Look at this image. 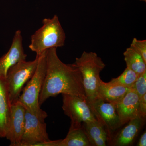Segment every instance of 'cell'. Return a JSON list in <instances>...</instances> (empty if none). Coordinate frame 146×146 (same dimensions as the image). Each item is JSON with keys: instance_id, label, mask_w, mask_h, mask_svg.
I'll use <instances>...</instances> for the list:
<instances>
[{"instance_id": "6da1fadb", "label": "cell", "mask_w": 146, "mask_h": 146, "mask_svg": "<svg viewBox=\"0 0 146 146\" xmlns=\"http://www.w3.org/2000/svg\"><path fill=\"white\" fill-rule=\"evenodd\" d=\"M46 72L39 98L40 106L49 98L60 94L86 99L82 76L74 65L63 63L58 56L57 48L46 51Z\"/></svg>"}, {"instance_id": "7a4b0ae2", "label": "cell", "mask_w": 146, "mask_h": 146, "mask_svg": "<svg viewBox=\"0 0 146 146\" xmlns=\"http://www.w3.org/2000/svg\"><path fill=\"white\" fill-rule=\"evenodd\" d=\"M46 51L39 56L36 71L24 86L17 101L26 110L43 120L47 118L48 115L41 109L39 98L46 72Z\"/></svg>"}, {"instance_id": "3957f363", "label": "cell", "mask_w": 146, "mask_h": 146, "mask_svg": "<svg viewBox=\"0 0 146 146\" xmlns=\"http://www.w3.org/2000/svg\"><path fill=\"white\" fill-rule=\"evenodd\" d=\"M43 25L31 35L29 48L32 51L40 55L52 48L63 47L66 35L59 18L55 14L52 18H45Z\"/></svg>"}, {"instance_id": "277c9868", "label": "cell", "mask_w": 146, "mask_h": 146, "mask_svg": "<svg viewBox=\"0 0 146 146\" xmlns=\"http://www.w3.org/2000/svg\"><path fill=\"white\" fill-rule=\"evenodd\" d=\"M81 73L82 82L89 103L97 98L98 90L100 81V73L106 65L96 52L84 51L80 57L76 58L73 63Z\"/></svg>"}, {"instance_id": "5b68a950", "label": "cell", "mask_w": 146, "mask_h": 146, "mask_svg": "<svg viewBox=\"0 0 146 146\" xmlns=\"http://www.w3.org/2000/svg\"><path fill=\"white\" fill-rule=\"evenodd\" d=\"M39 56L32 61H20L9 69L5 79L11 104L18 101L25 84L34 74Z\"/></svg>"}, {"instance_id": "8992f818", "label": "cell", "mask_w": 146, "mask_h": 146, "mask_svg": "<svg viewBox=\"0 0 146 146\" xmlns=\"http://www.w3.org/2000/svg\"><path fill=\"white\" fill-rule=\"evenodd\" d=\"M62 108L70 119L72 127H80L82 123L97 120L86 98L76 96L62 94Z\"/></svg>"}, {"instance_id": "52a82bcc", "label": "cell", "mask_w": 146, "mask_h": 146, "mask_svg": "<svg viewBox=\"0 0 146 146\" xmlns=\"http://www.w3.org/2000/svg\"><path fill=\"white\" fill-rule=\"evenodd\" d=\"M89 103L95 117L104 127L110 141H111L112 132L122 126L117 112L116 104L100 98H97Z\"/></svg>"}, {"instance_id": "ba28073f", "label": "cell", "mask_w": 146, "mask_h": 146, "mask_svg": "<svg viewBox=\"0 0 146 146\" xmlns=\"http://www.w3.org/2000/svg\"><path fill=\"white\" fill-rule=\"evenodd\" d=\"M25 122L20 146H35L49 141L45 120L26 110Z\"/></svg>"}, {"instance_id": "9c48e42d", "label": "cell", "mask_w": 146, "mask_h": 146, "mask_svg": "<svg viewBox=\"0 0 146 146\" xmlns=\"http://www.w3.org/2000/svg\"><path fill=\"white\" fill-rule=\"evenodd\" d=\"M25 108L16 102L11 104L8 129L5 138L10 146H20L25 128Z\"/></svg>"}, {"instance_id": "30bf717a", "label": "cell", "mask_w": 146, "mask_h": 146, "mask_svg": "<svg viewBox=\"0 0 146 146\" xmlns=\"http://www.w3.org/2000/svg\"><path fill=\"white\" fill-rule=\"evenodd\" d=\"M27 55L24 51L23 37L20 30L16 31L10 48L0 57V76L5 77L9 69L16 63L26 60Z\"/></svg>"}, {"instance_id": "8fae6325", "label": "cell", "mask_w": 146, "mask_h": 146, "mask_svg": "<svg viewBox=\"0 0 146 146\" xmlns=\"http://www.w3.org/2000/svg\"><path fill=\"white\" fill-rule=\"evenodd\" d=\"M139 100L140 98L138 94L131 89L119 102L116 104L117 112L122 125L127 123L131 120L140 117Z\"/></svg>"}, {"instance_id": "7c38bea8", "label": "cell", "mask_w": 146, "mask_h": 146, "mask_svg": "<svg viewBox=\"0 0 146 146\" xmlns=\"http://www.w3.org/2000/svg\"><path fill=\"white\" fill-rule=\"evenodd\" d=\"M144 118H136L131 120L113 139L111 140L112 145L116 146H127L131 145L138 136L139 131L144 125Z\"/></svg>"}, {"instance_id": "4fadbf2b", "label": "cell", "mask_w": 146, "mask_h": 146, "mask_svg": "<svg viewBox=\"0 0 146 146\" xmlns=\"http://www.w3.org/2000/svg\"><path fill=\"white\" fill-rule=\"evenodd\" d=\"M11 103L5 77L0 76V138H5L8 129Z\"/></svg>"}, {"instance_id": "5bb4252c", "label": "cell", "mask_w": 146, "mask_h": 146, "mask_svg": "<svg viewBox=\"0 0 146 146\" xmlns=\"http://www.w3.org/2000/svg\"><path fill=\"white\" fill-rule=\"evenodd\" d=\"M131 89L110 82H104L101 80L98 88L97 98L101 99L116 104Z\"/></svg>"}, {"instance_id": "9a60e30c", "label": "cell", "mask_w": 146, "mask_h": 146, "mask_svg": "<svg viewBox=\"0 0 146 146\" xmlns=\"http://www.w3.org/2000/svg\"><path fill=\"white\" fill-rule=\"evenodd\" d=\"M82 127L91 146H106L110 141L104 127L97 120L82 123Z\"/></svg>"}, {"instance_id": "2e32d148", "label": "cell", "mask_w": 146, "mask_h": 146, "mask_svg": "<svg viewBox=\"0 0 146 146\" xmlns=\"http://www.w3.org/2000/svg\"><path fill=\"white\" fill-rule=\"evenodd\" d=\"M90 143L82 126L70 127L65 139L61 140L58 146H90Z\"/></svg>"}, {"instance_id": "e0dca14e", "label": "cell", "mask_w": 146, "mask_h": 146, "mask_svg": "<svg viewBox=\"0 0 146 146\" xmlns=\"http://www.w3.org/2000/svg\"><path fill=\"white\" fill-rule=\"evenodd\" d=\"M127 67L135 72L138 75L146 71V62L135 50L129 47L123 53Z\"/></svg>"}, {"instance_id": "ac0fdd59", "label": "cell", "mask_w": 146, "mask_h": 146, "mask_svg": "<svg viewBox=\"0 0 146 146\" xmlns=\"http://www.w3.org/2000/svg\"><path fill=\"white\" fill-rule=\"evenodd\" d=\"M139 76L138 74L127 67L119 76L112 78L110 82L131 89Z\"/></svg>"}, {"instance_id": "d6986e66", "label": "cell", "mask_w": 146, "mask_h": 146, "mask_svg": "<svg viewBox=\"0 0 146 146\" xmlns=\"http://www.w3.org/2000/svg\"><path fill=\"white\" fill-rule=\"evenodd\" d=\"M141 98L146 94V71L139 75L131 88Z\"/></svg>"}, {"instance_id": "ffe728a7", "label": "cell", "mask_w": 146, "mask_h": 146, "mask_svg": "<svg viewBox=\"0 0 146 146\" xmlns=\"http://www.w3.org/2000/svg\"><path fill=\"white\" fill-rule=\"evenodd\" d=\"M130 47L141 55L145 62H146V40H138L136 38H134L131 42Z\"/></svg>"}, {"instance_id": "44dd1931", "label": "cell", "mask_w": 146, "mask_h": 146, "mask_svg": "<svg viewBox=\"0 0 146 146\" xmlns=\"http://www.w3.org/2000/svg\"><path fill=\"white\" fill-rule=\"evenodd\" d=\"M139 113L140 117L146 119V94L140 98L139 105Z\"/></svg>"}, {"instance_id": "7402d4cb", "label": "cell", "mask_w": 146, "mask_h": 146, "mask_svg": "<svg viewBox=\"0 0 146 146\" xmlns=\"http://www.w3.org/2000/svg\"><path fill=\"white\" fill-rule=\"evenodd\" d=\"M61 140L49 141L36 144L35 146H58Z\"/></svg>"}, {"instance_id": "603a6c76", "label": "cell", "mask_w": 146, "mask_h": 146, "mask_svg": "<svg viewBox=\"0 0 146 146\" xmlns=\"http://www.w3.org/2000/svg\"><path fill=\"white\" fill-rule=\"evenodd\" d=\"M137 146H146V132L145 131L141 135L139 139Z\"/></svg>"}, {"instance_id": "cb8c5ba5", "label": "cell", "mask_w": 146, "mask_h": 146, "mask_svg": "<svg viewBox=\"0 0 146 146\" xmlns=\"http://www.w3.org/2000/svg\"><path fill=\"white\" fill-rule=\"evenodd\" d=\"M140 1H142L145 2H146V0H140Z\"/></svg>"}]
</instances>
